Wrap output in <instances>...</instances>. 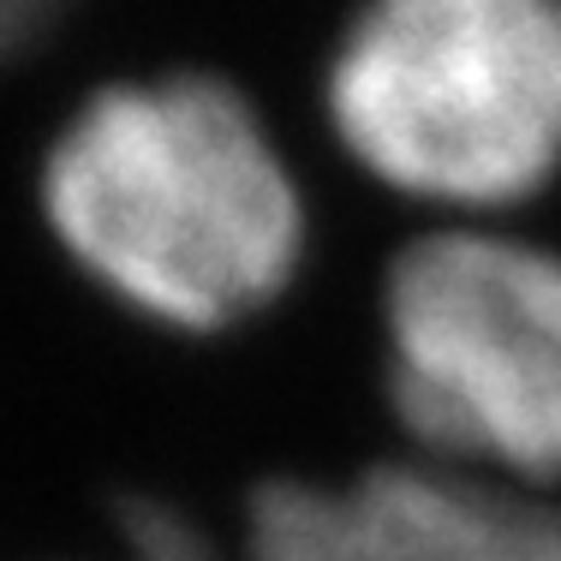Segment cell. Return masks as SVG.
Wrapping results in <instances>:
<instances>
[{
    "label": "cell",
    "mask_w": 561,
    "mask_h": 561,
    "mask_svg": "<svg viewBox=\"0 0 561 561\" xmlns=\"http://www.w3.org/2000/svg\"><path fill=\"white\" fill-rule=\"evenodd\" d=\"M43 216L114 305L221 335L299 280L311 209L270 119L209 72L119 78L66 114Z\"/></svg>",
    "instance_id": "6da1fadb"
},
{
    "label": "cell",
    "mask_w": 561,
    "mask_h": 561,
    "mask_svg": "<svg viewBox=\"0 0 561 561\" xmlns=\"http://www.w3.org/2000/svg\"><path fill=\"white\" fill-rule=\"evenodd\" d=\"M323 108L341 150L412 204H526L561 180V0H358Z\"/></svg>",
    "instance_id": "7a4b0ae2"
},
{
    "label": "cell",
    "mask_w": 561,
    "mask_h": 561,
    "mask_svg": "<svg viewBox=\"0 0 561 561\" xmlns=\"http://www.w3.org/2000/svg\"><path fill=\"white\" fill-rule=\"evenodd\" d=\"M382 377L436 466L561 478V251L496 227L407 245L382 280Z\"/></svg>",
    "instance_id": "3957f363"
},
{
    "label": "cell",
    "mask_w": 561,
    "mask_h": 561,
    "mask_svg": "<svg viewBox=\"0 0 561 561\" xmlns=\"http://www.w3.org/2000/svg\"><path fill=\"white\" fill-rule=\"evenodd\" d=\"M245 561H561V514L454 466L287 484L251 514Z\"/></svg>",
    "instance_id": "277c9868"
},
{
    "label": "cell",
    "mask_w": 561,
    "mask_h": 561,
    "mask_svg": "<svg viewBox=\"0 0 561 561\" xmlns=\"http://www.w3.org/2000/svg\"><path fill=\"white\" fill-rule=\"evenodd\" d=\"M55 12V0H0V48H12L31 24H43Z\"/></svg>",
    "instance_id": "5b68a950"
}]
</instances>
